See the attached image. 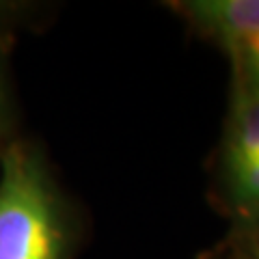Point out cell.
Here are the masks:
<instances>
[{
  "label": "cell",
  "mask_w": 259,
  "mask_h": 259,
  "mask_svg": "<svg viewBox=\"0 0 259 259\" xmlns=\"http://www.w3.org/2000/svg\"><path fill=\"white\" fill-rule=\"evenodd\" d=\"M74 223L44 153L15 139L0 151V259H69Z\"/></svg>",
  "instance_id": "6da1fadb"
},
{
  "label": "cell",
  "mask_w": 259,
  "mask_h": 259,
  "mask_svg": "<svg viewBox=\"0 0 259 259\" xmlns=\"http://www.w3.org/2000/svg\"><path fill=\"white\" fill-rule=\"evenodd\" d=\"M180 9L201 35L231 56L259 37V0H188Z\"/></svg>",
  "instance_id": "7a4b0ae2"
},
{
  "label": "cell",
  "mask_w": 259,
  "mask_h": 259,
  "mask_svg": "<svg viewBox=\"0 0 259 259\" xmlns=\"http://www.w3.org/2000/svg\"><path fill=\"white\" fill-rule=\"evenodd\" d=\"M13 130H15V106H13L9 76H7L5 56L0 52V151L11 141H15Z\"/></svg>",
  "instance_id": "5b68a950"
},
{
  "label": "cell",
  "mask_w": 259,
  "mask_h": 259,
  "mask_svg": "<svg viewBox=\"0 0 259 259\" xmlns=\"http://www.w3.org/2000/svg\"><path fill=\"white\" fill-rule=\"evenodd\" d=\"M233 61H236L238 78H240L238 89H244L248 93L259 95V37L248 41L233 56Z\"/></svg>",
  "instance_id": "277c9868"
},
{
  "label": "cell",
  "mask_w": 259,
  "mask_h": 259,
  "mask_svg": "<svg viewBox=\"0 0 259 259\" xmlns=\"http://www.w3.org/2000/svg\"><path fill=\"white\" fill-rule=\"evenodd\" d=\"M257 259H259V257H257Z\"/></svg>",
  "instance_id": "52a82bcc"
},
{
  "label": "cell",
  "mask_w": 259,
  "mask_h": 259,
  "mask_svg": "<svg viewBox=\"0 0 259 259\" xmlns=\"http://www.w3.org/2000/svg\"><path fill=\"white\" fill-rule=\"evenodd\" d=\"M223 166L231 203L242 216L259 221V158L225 153Z\"/></svg>",
  "instance_id": "3957f363"
},
{
  "label": "cell",
  "mask_w": 259,
  "mask_h": 259,
  "mask_svg": "<svg viewBox=\"0 0 259 259\" xmlns=\"http://www.w3.org/2000/svg\"><path fill=\"white\" fill-rule=\"evenodd\" d=\"M20 7L18 5H11V3H0V24L9 22L15 13H18Z\"/></svg>",
  "instance_id": "8992f818"
}]
</instances>
